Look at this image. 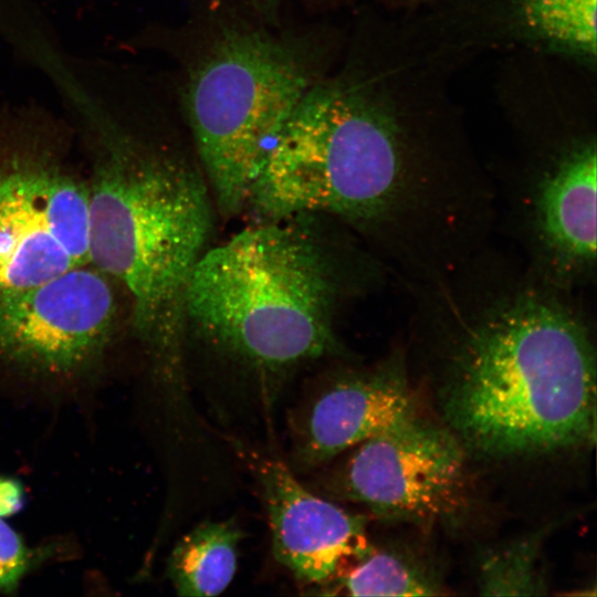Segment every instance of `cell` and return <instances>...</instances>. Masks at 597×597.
<instances>
[{
    "label": "cell",
    "mask_w": 597,
    "mask_h": 597,
    "mask_svg": "<svg viewBox=\"0 0 597 597\" xmlns=\"http://www.w3.org/2000/svg\"><path fill=\"white\" fill-rule=\"evenodd\" d=\"M420 287L418 317L446 342L442 409L461 444L510 457L594 443L596 355L569 291L483 250Z\"/></svg>",
    "instance_id": "cell-1"
},
{
    "label": "cell",
    "mask_w": 597,
    "mask_h": 597,
    "mask_svg": "<svg viewBox=\"0 0 597 597\" xmlns=\"http://www.w3.org/2000/svg\"><path fill=\"white\" fill-rule=\"evenodd\" d=\"M489 184L416 156L360 85L313 84L283 125L244 208L258 222L327 213L373 235L411 281L453 265L490 212Z\"/></svg>",
    "instance_id": "cell-2"
},
{
    "label": "cell",
    "mask_w": 597,
    "mask_h": 597,
    "mask_svg": "<svg viewBox=\"0 0 597 597\" xmlns=\"http://www.w3.org/2000/svg\"><path fill=\"white\" fill-rule=\"evenodd\" d=\"M91 178L90 264L129 295L132 320L172 388H182L186 294L212 229L211 192L179 156L102 127Z\"/></svg>",
    "instance_id": "cell-3"
},
{
    "label": "cell",
    "mask_w": 597,
    "mask_h": 597,
    "mask_svg": "<svg viewBox=\"0 0 597 597\" xmlns=\"http://www.w3.org/2000/svg\"><path fill=\"white\" fill-rule=\"evenodd\" d=\"M336 289L327 260L295 224L265 221L206 249L186 294L188 332L268 369L337 349Z\"/></svg>",
    "instance_id": "cell-4"
},
{
    "label": "cell",
    "mask_w": 597,
    "mask_h": 597,
    "mask_svg": "<svg viewBox=\"0 0 597 597\" xmlns=\"http://www.w3.org/2000/svg\"><path fill=\"white\" fill-rule=\"evenodd\" d=\"M313 78L295 45L237 28L224 30L191 69L184 106L222 216L244 209L264 157Z\"/></svg>",
    "instance_id": "cell-5"
},
{
    "label": "cell",
    "mask_w": 597,
    "mask_h": 597,
    "mask_svg": "<svg viewBox=\"0 0 597 597\" xmlns=\"http://www.w3.org/2000/svg\"><path fill=\"white\" fill-rule=\"evenodd\" d=\"M31 107L0 114V291L90 264V195L42 138Z\"/></svg>",
    "instance_id": "cell-6"
},
{
    "label": "cell",
    "mask_w": 597,
    "mask_h": 597,
    "mask_svg": "<svg viewBox=\"0 0 597 597\" xmlns=\"http://www.w3.org/2000/svg\"><path fill=\"white\" fill-rule=\"evenodd\" d=\"M338 484L384 519L444 520L465 501L462 444L451 431L416 418L359 443Z\"/></svg>",
    "instance_id": "cell-7"
},
{
    "label": "cell",
    "mask_w": 597,
    "mask_h": 597,
    "mask_svg": "<svg viewBox=\"0 0 597 597\" xmlns=\"http://www.w3.org/2000/svg\"><path fill=\"white\" fill-rule=\"evenodd\" d=\"M117 317L112 281L91 264L42 283L0 291V355L46 373H69L95 359Z\"/></svg>",
    "instance_id": "cell-8"
},
{
    "label": "cell",
    "mask_w": 597,
    "mask_h": 597,
    "mask_svg": "<svg viewBox=\"0 0 597 597\" xmlns=\"http://www.w3.org/2000/svg\"><path fill=\"white\" fill-rule=\"evenodd\" d=\"M597 154L576 144L516 181L514 210L528 261L545 282L572 292L596 270Z\"/></svg>",
    "instance_id": "cell-9"
},
{
    "label": "cell",
    "mask_w": 597,
    "mask_h": 597,
    "mask_svg": "<svg viewBox=\"0 0 597 597\" xmlns=\"http://www.w3.org/2000/svg\"><path fill=\"white\" fill-rule=\"evenodd\" d=\"M256 478L276 561L305 585H324L365 555L366 521L306 490L281 460L241 448Z\"/></svg>",
    "instance_id": "cell-10"
},
{
    "label": "cell",
    "mask_w": 597,
    "mask_h": 597,
    "mask_svg": "<svg viewBox=\"0 0 597 597\" xmlns=\"http://www.w3.org/2000/svg\"><path fill=\"white\" fill-rule=\"evenodd\" d=\"M416 418L415 402L396 364L343 376L318 390L300 411L294 457L301 467L314 468Z\"/></svg>",
    "instance_id": "cell-11"
},
{
    "label": "cell",
    "mask_w": 597,
    "mask_h": 597,
    "mask_svg": "<svg viewBox=\"0 0 597 597\" xmlns=\"http://www.w3.org/2000/svg\"><path fill=\"white\" fill-rule=\"evenodd\" d=\"M242 535L233 520L206 521L185 534L167 564L177 594L202 597L222 593L235 574Z\"/></svg>",
    "instance_id": "cell-12"
},
{
    "label": "cell",
    "mask_w": 597,
    "mask_h": 597,
    "mask_svg": "<svg viewBox=\"0 0 597 597\" xmlns=\"http://www.w3.org/2000/svg\"><path fill=\"white\" fill-rule=\"evenodd\" d=\"M338 577L328 595L350 596H436L441 587L418 565L401 555L370 549Z\"/></svg>",
    "instance_id": "cell-13"
},
{
    "label": "cell",
    "mask_w": 597,
    "mask_h": 597,
    "mask_svg": "<svg viewBox=\"0 0 597 597\" xmlns=\"http://www.w3.org/2000/svg\"><path fill=\"white\" fill-rule=\"evenodd\" d=\"M543 534L527 536L486 554L479 589L486 596H537L547 589L541 563Z\"/></svg>",
    "instance_id": "cell-14"
},
{
    "label": "cell",
    "mask_w": 597,
    "mask_h": 597,
    "mask_svg": "<svg viewBox=\"0 0 597 597\" xmlns=\"http://www.w3.org/2000/svg\"><path fill=\"white\" fill-rule=\"evenodd\" d=\"M527 25L579 53L596 54V0H521Z\"/></svg>",
    "instance_id": "cell-15"
},
{
    "label": "cell",
    "mask_w": 597,
    "mask_h": 597,
    "mask_svg": "<svg viewBox=\"0 0 597 597\" xmlns=\"http://www.w3.org/2000/svg\"><path fill=\"white\" fill-rule=\"evenodd\" d=\"M21 501L19 485L13 481L0 480V590L13 589L29 563L21 538L4 520L21 506Z\"/></svg>",
    "instance_id": "cell-16"
},
{
    "label": "cell",
    "mask_w": 597,
    "mask_h": 597,
    "mask_svg": "<svg viewBox=\"0 0 597 597\" xmlns=\"http://www.w3.org/2000/svg\"><path fill=\"white\" fill-rule=\"evenodd\" d=\"M263 2H272V1H276V0H261Z\"/></svg>",
    "instance_id": "cell-17"
}]
</instances>
